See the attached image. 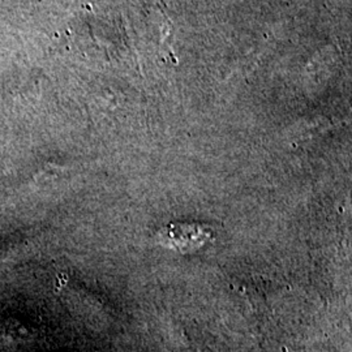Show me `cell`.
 Listing matches in <instances>:
<instances>
[{
  "instance_id": "cell-1",
  "label": "cell",
  "mask_w": 352,
  "mask_h": 352,
  "mask_svg": "<svg viewBox=\"0 0 352 352\" xmlns=\"http://www.w3.org/2000/svg\"><path fill=\"white\" fill-rule=\"evenodd\" d=\"M210 238V230L196 223H171L158 232V243L182 253L200 250Z\"/></svg>"
}]
</instances>
